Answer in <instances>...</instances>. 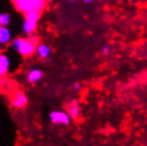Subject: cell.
<instances>
[{
    "label": "cell",
    "instance_id": "1",
    "mask_svg": "<svg viewBox=\"0 0 147 146\" xmlns=\"http://www.w3.org/2000/svg\"><path fill=\"white\" fill-rule=\"evenodd\" d=\"M11 46L22 57L28 58L35 53L37 40L34 35H29L28 37H16L12 41Z\"/></svg>",
    "mask_w": 147,
    "mask_h": 146
},
{
    "label": "cell",
    "instance_id": "2",
    "mask_svg": "<svg viewBox=\"0 0 147 146\" xmlns=\"http://www.w3.org/2000/svg\"><path fill=\"white\" fill-rule=\"evenodd\" d=\"M15 9L20 13H29L32 11L42 12L47 0H11Z\"/></svg>",
    "mask_w": 147,
    "mask_h": 146
},
{
    "label": "cell",
    "instance_id": "3",
    "mask_svg": "<svg viewBox=\"0 0 147 146\" xmlns=\"http://www.w3.org/2000/svg\"><path fill=\"white\" fill-rule=\"evenodd\" d=\"M40 13L42 12L40 11H32L25 14V19L22 22V30L26 35H28V36L33 35L34 31L36 29L38 19L40 17Z\"/></svg>",
    "mask_w": 147,
    "mask_h": 146
},
{
    "label": "cell",
    "instance_id": "4",
    "mask_svg": "<svg viewBox=\"0 0 147 146\" xmlns=\"http://www.w3.org/2000/svg\"><path fill=\"white\" fill-rule=\"evenodd\" d=\"M48 117L51 124L55 126H69L73 120L68 112L63 110H53L51 112H49Z\"/></svg>",
    "mask_w": 147,
    "mask_h": 146
},
{
    "label": "cell",
    "instance_id": "5",
    "mask_svg": "<svg viewBox=\"0 0 147 146\" xmlns=\"http://www.w3.org/2000/svg\"><path fill=\"white\" fill-rule=\"evenodd\" d=\"M29 102L28 96L20 90H16L11 94L10 96V103L14 109L22 110L24 108H26V106Z\"/></svg>",
    "mask_w": 147,
    "mask_h": 146
},
{
    "label": "cell",
    "instance_id": "6",
    "mask_svg": "<svg viewBox=\"0 0 147 146\" xmlns=\"http://www.w3.org/2000/svg\"><path fill=\"white\" fill-rule=\"evenodd\" d=\"M44 77L43 70L38 67H32L27 72L26 80L29 84H36L38 83Z\"/></svg>",
    "mask_w": 147,
    "mask_h": 146
},
{
    "label": "cell",
    "instance_id": "7",
    "mask_svg": "<svg viewBox=\"0 0 147 146\" xmlns=\"http://www.w3.org/2000/svg\"><path fill=\"white\" fill-rule=\"evenodd\" d=\"M66 109V111L68 112V114H69L73 120H78L80 117L81 109L77 99H71V101L69 103H67Z\"/></svg>",
    "mask_w": 147,
    "mask_h": 146
},
{
    "label": "cell",
    "instance_id": "8",
    "mask_svg": "<svg viewBox=\"0 0 147 146\" xmlns=\"http://www.w3.org/2000/svg\"><path fill=\"white\" fill-rule=\"evenodd\" d=\"M12 32L11 30L9 29L7 27H3L1 26L0 27V44L4 46V45H7L12 43Z\"/></svg>",
    "mask_w": 147,
    "mask_h": 146
},
{
    "label": "cell",
    "instance_id": "9",
    "mask_svg": "<svg viewBox=\"0 0 147 146\" xmlns=\"http://www.w3.org/2000/svg\"><path fill=\"white\" fill-rule=\"evenodd\" d=\"M35 53L40 59H47L49 58V55H51V48L50 46L44 43H40L36 46V50Z\"/></svg>",
    "mask_w": 147,
    "mask_h": 146
},
{
    "label": "cell",
    "instance_id": "10",
    "mask_svg": "<svg viewBox=\"0 0 147 146\" xmlns=\"http://www.w3.org/2000/svg\"><path fill=\"white\" fill-rule=\"evenodd\" d=\"M10 66H11V62H10L9 57L5 53H1L0 55V76H5L10 70Z\"/></svg>",
    "mask_w": 147,
    "mask_h": 146
},
{
    "label": "cell",
    "instance_id": "11",
    "mask_svg": "<svg viewBox=\"0 0 147 146\" xmlns=\"http://www.w3.org/2000/svg\"><path fill=\"white\" fill-rule=\"evenodd\" d=\"M11 24V15L4 12L0 14V26H3V27H7V26Z\"/></svg>",
    "mask_w": 147,
    "mask_h": 146
},
{
    "label": "cell",
    "instance_id": "12",
    "mask_svg": "<svg viewBox=\"0 0 147 146\" xmlns=\"http://www.w3.org/2000/svg\"><path fill=\"white\" fill-rule=\"evenodd\" d=\"M110 51H111V47L109 45H103L102 47L100 48V53L102 55H108L110 53Z\"/></svg>",
    "mask_w": 147,
    "mask_h": 146
},
{
    "label": "cell",
    "instance_id": "13",
    "mask_svg": "<svg viewBox=\"0 0 147 146\" xmlns=\"http://www.w3.org/2000/svg\"><path fill=\"white\" fill-rule=\"evenodd\" d=\"M73 90L75 92H80L81 90V83L80 82H75L73 84Z\"/></svg>",
    "mask_w": 147,
    "mask_h": 146
},
{
    "label": "cell",
    "instance_id": "14",
    "mask_svg": "<svg viewBox=\"0 0 147 146\" xmlns=\"http://www.w3.org/2000/svg\"><path fill=\"white\" fill-rule=\"evenodd\" d=\"M85 3H91L92 1H94V0H83ZM99 1H102V0H99Z\"/></svg>",
    "mask_w": 147,
    "mask_h": 146
},
{
    "label": "cell",
    "instance_id": "15",
    "mask_svg": "<svg viewBox=\"0 0 147 146\" xmlns=\"http://www.w3.org/2000/svg\"><path fill=\"white\" fill-rule=\"evenodd\" d=\"M68 1H70V2H74V1H76V0H68Z\"/></svg>",
    "mask_w": 147,
    "mask_h": 146
},
{
    "label": "cell",
    "instance_id": "16",
    "mask_svg": "<svg viewBox=\"0 0 147 146\" xmlns=\"http://www.w3.org/2000/svg\"><path fill=\"white\" fill-rule=\"evenodd\" d=\"M145 76H146V78H147V72H146V74H145Z\"/></svg>",
    "mask_w": 147,
    "mask_h": 146
}]
</instances>
